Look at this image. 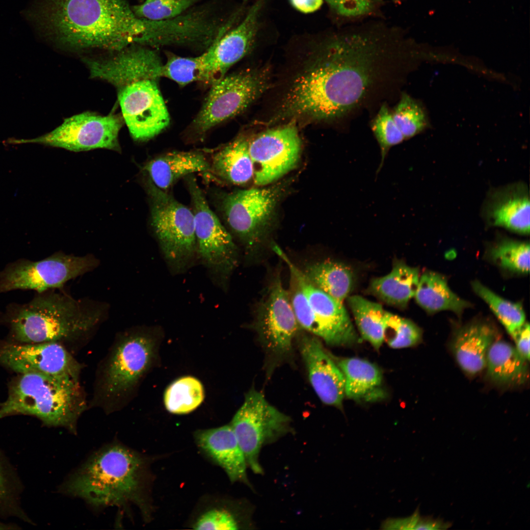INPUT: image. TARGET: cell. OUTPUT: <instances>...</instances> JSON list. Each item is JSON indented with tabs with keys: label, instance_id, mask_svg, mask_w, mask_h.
<instances>
[{
	"label": "cell",
	"instance_id": "17",
	"mask_svg": "<svg viewBox=\"0 0 530 530\" xmlns=\"http://www.w3.org/2000/svg\"><path fill=\"white\" fill-rule=\"evenodd\" d=\"M276 253L287 264L307 298L316 319V336L331 345H351L357 343L358 336L343 303L310 282L282 249Z\"/></svg>",
	"mask_w": 530,
	"mask_h": 530
},
{
	"label": "cell",
	"instance_id": "38",
	"mask_svg": "<svg viewBox=\"0 0 530 530\" xmlns=\"http://www.w3.org/2000/svg\"><path fill=\"white\" fill-rule=\"evenodd\" d=\"M422 338L420 328L410 319L386 312L384 341L390 347L399 349L418 344Z\"/></svg>",
	"mask_w": 530,
	"mask_h": 530
},
{
	"label": "cell",
	"instance_id": "43",
	"mask_svg": "<svg viewBox=\"0 0 530 530\" xmlns=\"http://www.w3.org/2000/svg\"><path fill=\"white\" fill-rule=\"evenodd\" d=\"M242 526L238 517L225 509L209 510L197 520L193 525L196 530H235Z\"/></svg>",
	"mask_w": 530,
	"mask_h": 530
},
{
	"label": "cell",
	"instance_id": "11",
	"mask_svg": "<svg viewBox=\"0 0 530 530\" xmlns=\"http://www.w3.org/2000/svg\"><path fill=\"white\" fill-rule=\"evenodd\" d=\"M282 184L239 190L224 197L221 208L232 231L251 252L267 233L271 218L283 192Z\"/></svg>",
	"mask_w": 530,
	"mask_h": 530
},
{
	"label": "cell",
	"instance_id": "14",
	"mask_svg": "<svg viewBox=\"0 0 530 530\" xmlns=\"http://www.w3.org/2000/svg\"><path fill=\"white\" fill-rule=\"evenodd\" d=\"M0 365L18 374L39 372L79 385L80 365L58 342L1 343Z\"/></svg>",
	"mask_w": 530,
	"mask_h": 530
},
{
	"label": "cell",
	"instance_id": "44",
	"mask_svg": "<svg viewBox=\"0 0 530 530\" xmlns=\"http://www.w3.org/2000/svg\"><path fill=\"white\" fill-rule=\"evenodd\" d=\"M330 7L338 15L356 17L372 12L378 0H326Z\"/></svg>",
	"mask_w": 530,
	"mask_h": 530
},
{
	"label": "cell",
	"instance_id": "18",
	"mask_svg": "<svg viewBox=\"0 0 530 530\" xmlns=\"http://www.w3.org/2000/svg\"><path fill=\"white\" fill-rule=\"evenodd\" d=\"M299 325L293 311L288 291L278 274L257 311L255 327L267 350L283 356L290 353Z\"/></svg>",
	"mask_w": 530,
	"mask_h": 530
},
{
	"label": "cell",
	"instance_id": "3",
	"mask_svg": "<svg viewBox=\"0 0 530 530\" xmlns=\"http://www.w3.org/2000/svg\"><path fill=\"white\" fill-rule=\"evenodd\" d=\"M144 461L118 443L101 448L70 475L59 492L84 500L94 508L137 505L147 511L143 498Z\"/></svg>",
	"mask_w": 530,
	"mask_h": 530
},
{
	"label": "cell",
	"instance_id": "8",
	"mask_svg": "<svg viewBox=\"0 0 530 530\" xmlns=\"http://www.w3.org/2000/svg\"><path fill=\"white\" fill-rule=\"evenodd\" d=\"M185 178L192 206L197 252L212 277L224 286L238 264L237 246L211 210L193 175Z\"/></svg>",
	"mask_w": 530,
	"mask_h": 530
},
{
	"label": "cell",
	"instance_id": "1",
	"mask_svg": "<svg viewBox=\"0 0 530 530\" xmlns=\"http://www.w3.org/2000/svg\"><path fill=\"white\" fill-rule=\"evenodd\" d=\"M295 78L275 117L331 120L357 108L407 53L397 30L377 26L330 35Z\"/></svg>",
	"mask_w": 530,
	"mask_h": 530
},
{
	"label": "cell",
	"instance_id": "33",
	"mask_svg": "<svg viewBox=\"0 0 530 530\" xmlns=\"http://www.w3.org/2000/svg\"><path fill=\"white\" fill-rule=\"evenodd\" d=\"M347 303L362 338L379 350L384 341L386 311L380 304L360 295L348 296Z\"/></svg>",
	"mask_w": 530,
	"mask_h": 530
},
{
	"label": "cell",
	"instance_id": "13",
	"mask_svg": "<svg viewBox=\"0 0 530 530\" xmlns=\"http://www.w3.org/2000/svg\"><path fill=\"white\" fill-rule=\"evenodd\" d=\"M155 344L148 334H124L116 343L104 369L102 388L104 397L118 399L126 396L150 366Z\"/></svg>",
	"mask_w": 530,
	"mask_h": 530
},
{
	"label": "cell",
	"instance_id": "46",
	"mask_svg": "<svg viewBox=\"0 0 530 530\" xmlns=\"http://www.w3.org/2000/svg\"><path fill=\"white\" fill-rule=\"evenodd\" d=\"M418 508L409 517L403 518H389L381 524L382 529L414 530L420 518Z\"/></svg>",
	"mask_w": 530,
	"mask_h": 530
},
{
	"label": "cell",
	"instance_id": "16",
	"mask_svg": "<svg viewBox=\"0 0 530 530\" xmlns=\"http://www.w3.org/2000/svg\"><path fill=\"white\" fill-rule=\"evenodd\" d=\"M301 140L294 124L265 131L249 141L253 180L261 186L279 179L297 165Z\"/></svg>",
	"mask_w": 530,
	"mask_h": 530
},
{
	"label": "cell",
	"instance_id": "48",
	"mask_svg": "<svg viewBox=\"0 0 530 530\" xmlns=\"http://www.w3.org/2000/svg\"><path fill=\"white\" fill-rule=\"evenodd\" d=\"M449 526L439 519H433L429 517H420L414 530H439L446 529Z\"/></svg>",
	"mask_w": 530,
	"mask_h": 530
},
{
	"label": "cell",
	"instance_id": "27",
	"mask_svg": "<svg viewBox=\"0 0 530 530\" xmlns=\"http://www.w3.org/2000/svg\"><path fill=\"white\" fill-rule=\"evenodd\" d=\"M248 143L245 137H239L217 150L210 161L209 172L231 184L241 185L248 183L254 176Z\"/></svg>",
	"mask_w": 530,
	"mask_h": 530
},
{
	"label": "cell",
	"instance_id": "47",
	"mask_svg": "<svg viewBox=\"0 0 530 530\" xmlns=\"http://www.w3.org/2000/svg\"><path fill=\"white\" fill-rule=\"evenodd\" d=\"M298 11L304 13L314 12L322 5L323 0H290Z\"/></svg>",
	"mask_w": 530,
	"mask_h": 530
},
{
	"label": "cell",
	"instance_id": "5",
	"mask_svg": "<svg viewBox=\"0 0 530 530\" xmlns=\"http://www.w3.org/2000/svg\"><path fill=\"white\" fill-rule=\"evenodd\" d=\"M85 405L79 385L39 372L21 373L9 385L7 398L0 404V419L29 415L46 426L75 432Z\"/></svg>",
	"mask_w": 530,
	"mask_h": 530
},
{
	"label": "cell",
	"instance_id": "26",
	"mask_svg": "<svg viewBox=\"0 0 530 530\" xmlns=\"http://www.w3.org/2000/svg\"><path fill=\"white\" fill-rule=\"evenodd\" d=\"M337 365L344 377V394L357 401H374L385 397L382 374L373 363L356 357L340 359Z\"/></svg>",
	"mask_w": 530,
	"mask_h": 530
},
{
	"label": "cell",
	"instance_id": "34",
	"mask_svg": "<svg viewBox=\"0 0 530 530\" xmlns=\"http://www.w3.org/2000/svg\"><path fill=\"white\" fill-rule=\"evenodd\" d=\"M204 398V389L201 381L193 376H185L176 379L166 388L163 402L169 412L183 415L197 408Z\"/></svg>",
	"mask_w": 530,
	"mask_h": 530
},
{
	"label": "cell",
	"instance_id": "6",
	"mask_svg": "<svg viewBox=\"0 0 530 530\" xmlns=\"http://www.w3.org/2000/svg\"><path fill=\"white\" fill-rule=\"evenodd\" d=\"M151 223L164 258L173 271L187 268L197 252L192 210L148 178Z\"/></svg>",
	"mask_w": 530,
	"mask_h": 530
},
{
	"label": "cell",
	"instance_id": "29",
	"mask_svg": "<svg viewBox=\"0 0 530 530\" xmlns=\"http://www.w3.org/2000/svg\"><path fill=\"white\" fill-rule=\"evenodd\" d=\"M527 362L515 346L504 341H495L487 354V376L498 385L523 383L526 377Z\"/></svg>",
	"mask_w": 530,
	"mask_h": 530
},
{
	"label": "cell",
	"instance_id": "9",
	"mask_svg": "<svg viewBox=\"0 0 530 530\" xmlns=\"http://www.w3.org/2000/svg\"><path fill=\"white\" fill-rule=\"evenodd\" d=\"M99 265L94 255L77 256L56 252L38 261L19 259L0 271V294L17 290L41 293L59 289L68 281Z\"/></svg>",
	"mask_w": 530,
	"mask_h": 530
},
{
	"label": "cell",
	"instance_id": "40",
	"mask_svg": "<svg viewBox=\"0 0 530 530\" xmlns=\"http://www.w3.org/2000/svg\"><path fill=\"white\" fill-rule=\"evenodd\" d=\"M371 130L379 145L381 161L377 173L381 170L390 149L404 140L386 104H383L371 125Z\"/></svg>",
	"mask_w": 530,
	"mask_h": 530
},
{
	"label": "cell",
	"instance_id": "31",
	"mask_svg": "<svg viewBox=\"0 0 530 530\" xmlns=\"http://www.w3.org/2000/svg\"><path fill=\"white\" fill-rule=\"evenodd\" d=\"M417 303L428 312L450 310L460 315L469 303L453 292L439 274L426 271L420 276L414 296Z\"/></svg>",
	"mask_w": 530,
	"mask_h": 530
},
{
	"label": "cell",
	"instance_id": "35",
	"mask_svg": "<svg viewBox=\"0 0 530 530\" xmlns=\"http://www.w3.org/2000/svg\"><path fill=\"white\" fill-rule=\"evenodd\" d=\"M161 77L171 79L182 86L196 81L211 82L208 51L195 57L171 56L163 65Z\"/></svg>",
	"mask_w": 530,
	"mask_h": 530
},
{
	"label": "cell",
	"instance_id": "23",
	"mask_svg": "<svg viewBox=\"0 0 530 530\" xmlns=\"http://www.w3.org/2000/svg\"><path fill=\"white\" fill-rule=\"evenodd\" d=\"M530 199L525 185L515 184L491 193L486 204L487 219L494 226L527 235L530 233Z\"/></svg>",
	"mask_w": 530,
	"mask_h": 530
},
{
	"label": "cell",
	"instance_id": "37",
	"mask_svg": "<svg viewBox=\"0 0 530 530\" xmlns=\"http://www.w3.org/2000/svg\"><path fill=\"white\" fill-rule=\"evenodd\" d=\"M530 244L527 242L504 239L491 249L493 260L510 271L526 273L530 269Z\"/></svg>",
	"mask_w": 530,
	"mask_h": 530
},
{
	"label": "cell",
	"instance_id": "7",
	"mask_svg": "<svg viewBox=\"0 0 530 530\" xmlns=\"http://www.w3.org/2000/svg\"><path fill=\"white\" fill-rule=\"evenodd\" d=\"M244 453L247 466L263 474L259 462L261 449L292 432L291 418L271 405L254 389L246 395L230 424Z\"/></svg>",
	"mask_w": 530,
	"mask_h": 530
},
{
	"label": "cell",
	"instance_id": "36",
	"mask_svg": "<svg viewBox=\"0 0 530 530\" xmlns=\"http://www.w3.org/2000/svg\"><path fill=\"white\" fill-rule=\"evenodd\" d=\"M472 287L488 304L510 335L525 322V313L520 304L503 298L478 281L473 282Z\"/></svg>",
	"mask_w": 530,
	"mask_h": 530
},
{
	"label": "cell",
	"instance_id": "15",
	"mask_svg": "<svg viewBox=\"0 0 530 530\" xmlns=\"http://www.w3.org/2000/svg\"><path fill=\"white\" fill-rule=\"evenodd\" d=\"M117 90L123 118L134 140H148L168 126L169 114L156 80L132 81Z\"/></svg>",
	"mask_w": 530,
	"mask_h": 530
},
{
	"label": "cell",
	"instance_id": "20",
	"mask_svg": "<svg viewBox=\"0 0 530 530\" xmlns=\"http://www.w3.org/2000/svg\"><path fill=\"white\" fill-rule=\"evenodd\" d=\"M265 0H256L235 28L218 36L209 49L211 83L225 76L228 70L243 57L253 46L261 26Z\"/></svg>",
	"mask_w": 530,
	"mask_h": 530
},
{
	"label": "cell",
	"instance_id": "10",
	"mask_svg": "<svg viewBox=\"0 0 530 530\" xmlns=\"http://www.w3.org/2000/svg\"><path fill=\"white\" fill-rule=\"evenodd\" d=\"M267 68L248 69L225 76L212 83L194 121L200 133L240 113L262 95L269 85Z\"/></svg>",
	"mask_w": 530,
	"mask_h": 530
},
{
	"label": "cell",
	"instance_id": "21",
	"mask_svg": "<svg viewBox=\"0 0 530 530\" xmlns=\"http://www.w3.org/2000/svg\"><path fill=\"white\" fill-rule=\"evenodd\" d=\"M300 351L311 384L320 400L341 408L344 394V377L319 341L315 337L303 336Z\"/></svg>",
	"mask_w": 530,
	"mask_h": 530
},
{
	"label": "cell",
	"instance_id": "12",
	"mask_svg": "<svg viewBox=\"0 0 530 530\" xmlns=\"http://www.w3.org/2000/svg\"><path fill=\"white\" fill-rule=\"evenodd\" d=\"M123 124L118 115L85 112L66 118L53 131L30 139H10L11 143H35L73 152L96 149L120 151L118 134Z\"/></svg>",
	"mask_w": 530,
	"mask_h": 530
},
{
	"label": "cell",
	"instance_id": "28",
	"mask_svg": "<svg viewBox=\"0 0 530 530\" xmlns=\"http://www.w3.org/2000/svg\"><path fill=\"white\" fill-rule=\"evenodd\" d=\"M420 276L418 268L397 262L389 274L372 279L369 290L386 303L404 308L415 295Z\"/></svg>",
	"mask_w": 530,
	"mask_h": 530
},
{
	"label": "cell",
	"instance_id": "45",
	"mask_svg": "<svg viewBox=\"0 0 530 530\" xmlns=\"http://www.w3.org/2000/svg\"><path fill=\"white\" fill-rule=\"evenodd\" d=\"M510 335L515 344V347L520 354L526 360H530V325L524 322L515 330Z\"/></svg>",
	"mask_w": 530,
	"mask_h": 530
},
{
	"label": "cell",
	"instance_id": "2",
	"mask_svg": "<svg viewBox=\"0 0 530 530\" xmlns=\"http://www.w3.org/2000/svg\"><path fill=\"white\" fill-rule=\"evenodd\" d=\"M50 7L54 38L66 48L119 51L147 41L149 20L126 0H52Z\"/></svg>",
	"mask_w": 530,
	"mask_h": 530
},
{
	"label": "cell",
	"instance_id": "25",
	"mask_svg": "<svg viewBox=\"0 0 530 530\" xmlns=\"http://www.w3.org/2000/svg\"><path fill=\"white\" fill-rule=\"evenodd\" d=\"M210 168V161L204 154L191 151L159 155L147 162L144 170L156 186L167 191L179 179L196 172H209Z\"/></svg>",
	"mask_w": 530,
	"mask_h": 530
},
{
	"label": "cell",
	"instance_id": "22",
	"mask_svg": "<svg viewBox=\"0 0 530 530\" xmlns=\"http://www.w3.org/2000/svg\"><path fill=\"white\" fill-rule=\"evenodd\" d=\"M195 437L201 449L223 469L231 482L251 486L244 453L230 424L200 430Z\"/></svg>",
	"mask_w": 530,
	"mask_h": 530
},
{
	"label": "cell",
	"instance_id": "4",
	"mask_svg": "<svg viewBox=\"0 0 530 530\" xmlns=\"http://www.w3.org/2000/svg\"><path fill=\"white\" fill-rule=\"evenodd\" d=\"M101 318L96 306L50 290L38 293L27 303L10 304L1 319L14 342L34 344L79 338Z\"/></svg>",
	"mask_w": 530,
	"mask_h": 530
},
{
	"label": "cell",
	"instance_id": "19",
	"mask_svg": "<svg viewBox=\"0 0 530 530\" xmlns=\"http://www.w3.org/2000/svg\"><path fill=\"white\" fill-rule=\"evenodd\" d=\"M132 45L109 57L85 59L92 78L105 80L117 88L141 80L161 77L163 64L157 53Z\"/></svg>",
	"mask_w": 530,
	"mask_h": 530
},
{
	"label": "cell",
	"instance_id": "41",
	"mask_svg": "<svg viewBox=\"0 0 530 530\" xmlns=\"http://www.w3.org/2000/svg\"><path fill=\"white\" fill-rule=\"evenodd\" d=\"M196 0H146L132 6L138 18L153 21L175 18L191 6Z\"/></svg>",
	"mask_w": 530,
	"mask_h": 530
},
{
	"label": "cell",
	"instance_id": "30",
	"mask_svg": "<svg viewBox=\"0 0 530 530\" xmlns=\"http://www.w3.org/2000/svg\"><path fill=\"white\" fill-rule=\"evenodd\" d=\"M302 272L314 285L343 303L348 297L355 282L354 274L349 266L331 260L308 265Z\"/></svg>",
	"mask_w": 530,
	"mask_h": 530
},
{
	"label": "cell",
	"instance_id": "39",
	"mask_svg": "<svg viewBox=\"0 0 530 530\" xmlns=\"http://www.w3.org/2000/svg\"><path fill=\"white\" fill-rule=\"evenodd\" d=\"M392 114L405 140L416 135L426 126L427 122L424 110L406 93L401 95Z\"/></svg>",
	"mask_w": 530,
	"mask_h": 530
},
{
	"label": "cell",
	"instance_id": "24",
	"mask_svg": "<svg viewBox=\"0 0 530 530\" xmlns=\"http://www.w3.org/2000/svg\"><path fill=\"white\" fill-rule=\"evenodd\" d=\"M495 336L494 328L482 322H472L457 331L452 340L451 348L457 362L465 372L474 375L485 368L487 354Z\"/></svg>",
	"mask_w": 530,
	"mask_h": 530
},
{
	"label": "cell",
	"instance_id": "42",
	"mask_svg": "<svg viewBox=\"0 0 530 530\" xmlns=\"http://www.w3.org/2000/svg\"><path fill=\"white\" fill-rule=\"evenodd\" d=\"M288 292L291 305L299 326L316 335L317 325L315 316L305 294L291 273Z\"/></svg>",
	"mask_w": 530,
	"mask_h": 530
},
{
	"label": "cell",
	"instance_id": "32",
	"mask_svg": "<svg viewBox=\"0 0 530 530\" xmlns=\"http://www.w3.org/2000/svg\"><path fill=\"white\" fill-rule=\"evenodd\" d=\"M24 483L16 467L0 448V518H16L30 525L34 522L24 508Z\"/></svg>",
	"mask_w": 530,
	"mask_h": 530
}]
</instances>
